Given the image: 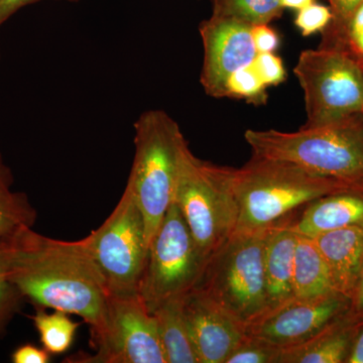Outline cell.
<instances>
[{
  "label": "cell",
  "mask_w": 363,
  "mask_h": 363,
  "mask_svg": "<svg viewBox=\"0 0 363 363\" xmlns=\"http://www.w3.org/2000/svg\"><path fill=\"white\" fill-rule=\"evenodd\" d=\"M6 269L35 307L80 316L92 339L104 331L111 295L86 238L54 240L26 227L6 238Z\"/></svg>",
  "instance_id": "cell-1"
},
{
  "label": "cell",
  "mask_w": 363,
  "mask_h": 363,
  "mask_svg": "<svg viewBox=\"0 0 363 363\" xmlns=\"http://www.w3.org/2000/svg\"><path fill=\"white\" fill-rule=\"evenodd\" d=\"M225 174L238 205L235 233L271 228L315 200L353 192L339 182L292 162L266 157L252 156L240 169L225 167Z\"/></svg>",
  "instance_id": "cell-2"
},
{
  "label": "cell",
  "mask_w": 363,
  "mask_h": 363,
  "mask_svg": "<svg viewBox=\"0 0 363 363\" xmlns=\"http://www.w3.org/2000/svg\"><path fill=\"white\" fill-rule=\"evenodd\" d=\"M252 156L292 162L363 194V114L295 133L248 130Z\"/></svg>",
  "instance_id": "cell-3"
},
{
  "label": "cell",
  "mask_w": 363,
  "mask_h": 363,
  "mask_svg": "<svg viewBox=\"0 0 363 363\" xmlns=\"http://www.w3.org/2000/svg\"><path fill=\"white\" fill-rule=\"evenodd\" d=\"M133 126L135 157L126 188L142 212L150 245L173 202L179 160L187 140L162 111H145Z\"/></svg>",
  "instance_id": "cell-4"
},
{
  "label": "cell",
  "mask_w": 363,
  "mask_h": 363,
  "mask_svg": "<svg viewBox=\"0 0 363 363\" xmlns=\"http://www.w3.org/2000/svg\"><path fill=\"white\" fill-rule=\"evenodd\" d=\"M203 259L209 260L233 238L238 225V205L225 167L201 161L182 149L174 199Z\"/></svg>",
  "instance_id": "cell-5"
},
{
  "label": "cell",
  "mask_w": 363,
  "mask_h": 363,
  "mask_svg": "<svg viewBox=\"0 0 363 363\" xmlns=\"http://www.w3.org/2000/svg\"><path fill=\"white\" fill-rule=\"evenodd\" d=\"M272 228L234 233L208 260L196 286L245 329L269 311L264 248Z\"/></svg>",
  "instance_id": "cell-6"
},
{
  "label": "cell",
  "mask_w": 363,
  "mask_h": 363,
  "mask_svg": "<svg viewBox=\"0 0 363 363\" xmlns=\"http://www.w3.org/2000/svg\"><path fill=\"white\" fill-rule=\"evenodd\" d=\"M206 264L178 205L172 202L150 241L138 297L152 314L162 303L196 288Z\"/></svg>",
  "instance_id": "cell-7"
},
{
  "label": "cell",
  "mask_w": 363,
  "mask_h": 363,
  "mask_svg": "<svg viewBox=\"0 0 363 363\" xmlns=\"http://www.w3.org/2000/svg\"><path fill=\"white\" fill-rule=\"evenodd\" d=\"M294 72L304 92V128L363 114V71L345 52L326 48L306 50Z\"/></svg>",
  "instance_id": "cell-8"
},
{
  "label": "cell",
  "mask_w": 363,
  "mask_h": 363,
  "mask_svg": "<svg viewBox=\"0 0 363 363\" xmlns=\"http://www.w3.org/2000/svg\"><path fill=\"white\" fill-rule=\"evenodd\" d=\"M85 238L109 295L138 296L149 245L142 212L128 188L108 218Z\"/></svg>",
  "instance_id": "cell-9"
},
{
  "label": "cell",
  "mask_w": 363,
  "mask_h": 363,
  "mask_svg": "<svg viewBox=\"0 0 363 363\" xmlns=\"http://www.w3.org/2000/svg\"><path fill=\"white\" fill-rule=\"evenodd\" d=\"M94 354L67 358L76 363H167L154 314L135 297L109 298L104 331L93 338Z\"/></svg>",
  "instance_id": "cell-10"
},
{
  "label": "cell",
  "mask_w": 363,
  "mask_h": 363,
  "mask_svg": "<svg viewBox=\"0 0 363 363\" xmlns=\"http://www.w3.org/2000/svg\"><path fill=\"white\" fill-rule=\"evenodd\" d=\"M350 307V298L338 292L310 300L294 298L247 326V334L281 350L294 347L348 316Z\"/></svg>",
  "instance_id": "cell-11"
},
{
  "label": "cell",
  "mask_w": 363,
  "mask_h": 363,
  "mask_svg": "<svg viewBox=\"0 0 363 363\" xmlns=\"http://www.w3.org/2000/svg\"><path fill=\"white\" fill-rule=\"evenodd\" d=\"M252 28L238 21L214 16L200 25L204 48L200 81L209 96L226 97L229 77L238 69L250 65L257 56Z\"/></svg>",
  "instance_id": "cell-12"
},
{
  "label": "cell",
  "mask_w": 363,
  "mask_h": 363,
  "mask_svg": "<svg viewBox=\"0 0 363 363\" xmlns=\"http://www.w3.org/2000/svg\"><path fill=\"white\" fill-rule=\"evenodd\" d=\"M183 311L199 363H225L247 336L245 327L200 289L185 296Z\"/></svg>",
  "instance_id": "cell-13"
},
{
  "label": "cell",
  "mask_w": 363,
  "mask_h": 363,
  "mask_svg": "<svg viewBox=\"0 0 363 363\" xmlns=\"http://www.w3.org/2000/svg\"><path fill=\"white\" fill-rule=\"evenodd\" d=\"M355 225H363V194L355 192L325 196L306 205L300 215L286 221V227L294 233L311 238Z\"/></svg>",
  "instance_id": "cell-14"
},
{
  "label": "cell",
  "mask_w": 363,
  "mask_h": 363,
  "mask_svg": "<svg viewBox=\"0 0 363 363\" xmlns=\"http://www.w3.org/2000/svg\"><path fill=\"white\" fill-rule=\"evenodd\" d=\"M313 240L328 264L336 292L350 298L363 266V225L337 229Z\"/></svg>",
  "instance_id": "cell-15"
},
{
  "label": "cell",
  "mask_w": 363,
  "mask_h": 363,
  "mask_svg": "<svg viewBox=\"0 0 363 363\" xmlns=\"http://www.w3.org/2000/svg\"><path fill=\"white\" fill-rule=\"evenodd\" d=\"M288 220L272 227L266 241L264 274L269 311L295 298L293 272L298 234L286 227Z\"/></svg>",
  "instance_id": "cell-16"
},
{
  "label": "cell",
  "mask_w": 363,
  "mask_h": 363,
  "mask_svg": "<svg viewBox=\"0 0 363 363\" xmlns=\"http://www.w3.org/2000/svg\"><path fill=\"white\" fill-rule=\"evenodd\" d=\"M358 321L350 314L310 340L284 348L279 363L346 362Z\"/></svg>",
  "instance_id": "cell-17"
},
{
  "label": "cell",
  "mask_w": 363,
  "mask_h": 363,
  "mask_svg": "<svg viewBox=\"0 0 363 363\" xmlns=\"http://www.w3.org/2000/svg\"><path fill=\"white\" fill-rule=\"evenodd\" d=\"M295 298L310 300L336 292L328 264L311 238L298 235L294 259Z\"/></svg>",
  "instance_id": "cell-18"
},
{
  "label": "cell",
  "mask_w": 363,
  "mask_h": 363,
  "mask_svg": "<svg viewBox=\"0 0 363 363\" xmlns=\"http://www.w3.org/2000/svg\"><path fill=\"white\" fill-rule=\"evenodd\" d=\"M184 298H171L152 313L167 363H199L184 316Z\"/></svg>",
  "instance_id": "cell-19"
},
{
  "label": "cell",
  "mask_w": 363,
  "mask_h": 363,
  "mask_svg": "<svg viewBox=\"0 0 363 363\" xmlns=\"http://www.w3.org/2000/svg\"><path fill=\"white\" fill-rule=\"evenodd\" d=\"M14 177L0 152V240L35 225L37 210L26 193L13 191Z\"/></svg>",
  "instance_id": "cell-20"
},
{
  "label": "cell",
  "mask_w": 363,
  "mask_h": 363,
  "mask_svg": "<svg viewBox=\"0 0 363 363\" xmlns=\"http://www.w3.org/2000/svg\"><path fill=\"white\" fill-rule=\"evenodd\" d=\"M32 320L43 347L50 354H62L70 350L79 323L71 320L68 313L58 310L48 313L44 308H37Z\"/></svg>",
  "instance_id": "cell-21"
},
{
  "label": "cell",
  "mask_w": 363,
  "mask_h": 363,
  "mask_svg": "<svg viewBox=\"0 0 363 363\" xmlns=\"http://www.w3.org/2000/svg\"><path fill=\"white\" fill-rule=\"evenodd\" d=\"M218 18H230L250 26L264 25L279 18L284 7L281 0H212Z\"/></svg>",
  "instance_id": "cell-22"
},
{
  "label": "cell",
  "mask_w": 363,
  "mask_h": 363,
  "mask_svg": "<svg viewBox=\"0 0 363 363\" xmlns=\"http://www.w3.org/2000/svg\"><path fill=\"white\" fill-rule=\"evenodd\" d=\"M320 48L345 52L363 71V4L350 21L336 30H323Z\"/></svg>",
  "instance_id": "cell-23"
},
{
  "label": "cell",
  "mask_w": 363,
  "mask_h": 363,
  "mask_svg": "<svg viewBox=\"0 0 363 363\" xmlns=\"http://www.w3.org/2000/svg\"><path fill=\"white\" fill-rule=\"evenodd\" d=\"M266 83L260 78L252 63L238 69L229 77L226 97L247 100L250 104H262L267 100Z\"/></svg>",
  "instance_id": "cell-24"
},
{
  "label": "cell",
  "mask_w": 363,
  "mask_h": 363,
  "mask_svg": "<svg viewBox=\"0 0 363 363\" xmlns=\"http://www.w3.org/2000/svg\"><path fill=\"white\" fill-rule=\"evenodd\" d=\"M26 298L7 278L6 269V240H0V337L9 322L20 311Z\"/></svg>",
  "instance_id": "cell-25"
},
{
  "label": "cell",
  "mask_w": 363,
  "mask_h": 363,
  "mask_svg": "<svg viewBox=\"0 0 363 363\" xmlns=\"http://www.w3.org/2000/svg\"><path fill=\"white\" fill-rule=\"evenodd\" d=\"M281 354V348L247 334L225 363H279Z\"/></svg>",
  "instance_id": "cell-26"
},
{
  "label": "cell",
  "mask_w": 363,
  "mask_h": 363,
  "mask_svg": "<svg viewBox=\"0 0 363 363\" xmlns=\"http://www.w3.org/2000/svg\"><path fill=\"white\" fill-rule=\"evenodd\" d=\"M333 18L331 9L322 4H312L298 11L295 25L304 37L323 32Z\"/></svg>",
  "instance_id": "cell-27"
},
{
  "label": "cell",
  "mask_w": 363,
  "mask_h": 363,
  "mask_svg": "<svg viewBox=\"0 0 363 363\" xmlns=\"http://www.w3.org/2000/svg\"><path fill=\"white\" fill-rule=\"evenodd\" d=\"M252 65L267 87L278 85L286 79L283 61L274 52H257Z\"/></svg>",
  "instance_id": "cell-28"
},
{
  "label": "cell",
  "mask_w": 363,
  "mask_h": 363,
  "mask_svg": "<svg viewBox=\"0 0 363 363\" xmlns=\"http://www.w3.org/2000/svg\"><path fill=\"white\" fill-rule=\"evenodd\" d=\"M333 18L324 30H336L342 28L358 7L362 6L363 0H329Z\"/></svg>",
  "instance_id": "cell-29"
},
{
  "label": "cell",
  "mask_w": 363,
  "mask_h": 363,
  "mask_svg": "<svg viewBox=\"0 0 363 363\" xmlns=\"http://www.w3.org/2000/svg\"><path fill=\"white\" fill-rule=\"evenodd\" d=\"M252 35L257 52H274L279 48L278 33L269 23L252 26Z\"/></svg>",
  "instance_id": "cell-30"
},
{
  "label": "cell",
  "mask_w": 363,
  "mask_h": 363,
  "mask_svg": "<svg viewBox=\"0 0 363 363\" xmlns=\"http://www.w3.org/2000/svg\"><path fill=\"white\" fill-rule=\"evenodd\" d=\"M13 363H48L51 362V354L44 347H38L26 343L18 346L11 354Z\"/></svg>",
  "instance_id": "cell-31"
},
{
  "label": "cell",
  "mask_w": 363,
  "mask_h": 363,
  "mask_svg": "<svg viewBox=\"0 0 363 363\" xmlns=\"http://www.w3.org/2000/svg\"><path fill=\"white\" fill-rule=\"evenodd\" d=\"M43 0H0V26L11 18L21 9ZM68 2H79L80 0H64Z\"/></svg>",
  "instance_id": "cell-32"
},
{
  "label": "cell",
  "mask_w": 363,
  "mask_h": 363,
  "mask_svg": "<svg viewBox=\"0 0 363 363\" xmlns=\"http://www.w3.org/2000/svg\"><path fill=\"white\" fill-rule=\"evenodd\" d=\"M346 363H363V319L358 321Z\"/></svg>",
  "instance_id": "cell-33"
},
{
  "label": "cell",
  "mask_w": 363,
  "mask_h": 363,
  "mask_svg": "<svg viewBox=\"0 0 363 363\" xmlns=\"http://www.w3.org/2000/svg\"><path fill=\"white\" fill-rule=\"evenodd\" d=\"M350 315L357 319H363V266L350 297Z\"/></svg>",
  "instance_id": "cell-34"
},
{
  "label": "cell",
  "mask_w": 363,
  "mask_h": 363,
  "mask_svg": "<svg viewBox=\"0 0 363 363\" xmlns=\"http://www.w3.org/2000/svg\"><path fill=\"white\" fill-rule=\"evenodd\" d=\"M315 0H281V6L285 9H296L301 11L310 4H314Z\"/></svg>",
  "instance_id": "cell-35"
}]
</instances>
